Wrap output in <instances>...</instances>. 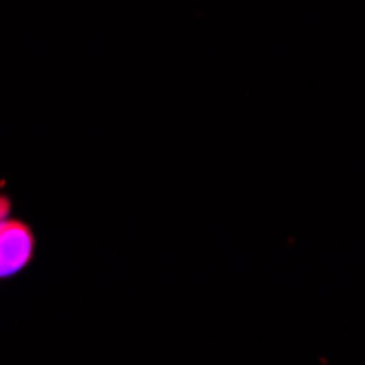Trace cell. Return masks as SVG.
Here are the masks:
<instances>
[{"mask_svg":"<svg viewBox=\"0 0 365 365\" xmlns=\"http://www.w3.org/2000/svg\"><path fill=\"white\" fill-rule=\"evenodd\" d=\"M36 256V235L29 223L11 217L0 225V280L26 269Z\"/></svg>","mask_w":365,"mask_h":365,"instance_id":"obj_1","label":"cell"}]
</instances>
